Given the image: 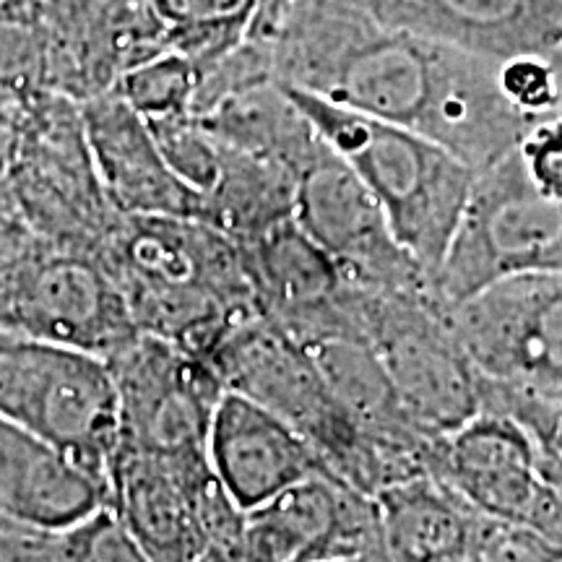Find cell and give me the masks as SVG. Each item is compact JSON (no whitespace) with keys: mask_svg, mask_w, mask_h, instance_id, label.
<instances>
[{"mask_svg":"<svg viewBox=\"0 0 562 562\" xmlns=\"http://www.w3.org/2000/svg\"><path fill=\"white\" fill-rule=\"evenodd\" d=\"M227 391H237L290 422L344 482L375 495L389 487L383 461L344 412L311 349L263 313H248L211 349L209 360Z\"/></svg>","mask_w":562,"mask_h":562,"instance_id":"277c9868","label":"cell"},{"mask_svg":"<svg viewBox=\"0 0 562 562\" xmlns=\"http://www.w3.org/2000/svg\"><path fill=\"white\" fill-rule=\"evenodd\" d=\"M0 417L108 482L121 398L108 357L0 328Z\"/></svg>","mask_w":562,"mask_h":562,"instance_id":"5b68a950","label":"cell"},{"mask_svg":"<svg viewBox=\"0 0 562 562\" xmlns=\"http://www.w3.org/2000/svg\"><path fill=\"white\" fill-rule=\"evenodd\" d=\"M482 385V406L508 414L529 435L537 451L539 469L544 480L562 495V398L531 396V393L501 389V385Z\"/></svg>","mask_w":562,"mask_h":562,"instance_id":"603a6c76","label":"cell"},{"mask_svg":"<svg viewBox=\"0 0 562 562\" xmlns=\"http://www.w3.org/2000/svg\"><path fill=\"white\" fill-rule=\"evenodd\" d=\"M427 472L476 510L533 529L562 550V495L544 480L529 435L508 414L482 406L435 442Z\"/></svg>","mask_w":562,"mask_h":562,"instance_id":"4fadbf2b","label":"cell"},{"mask_svg":"<svg viewBox=\"0 0 562 562\" xmlns=\"http://www.w3.org/2000/svg\"><path fill=\"white\" fill-rule=\"evenodd\" d=\"M284 87L375 195L396 240L435 277L474 186V167L417 131Z\"/></svg>","mask_w":562,"mask_h":562,"instance_id":"3957f363","label":"cell"},{"mask_svg":"<svg viewBox=\"0 0 562 562\" xmlns=\"http://www.w3.org/2000/svg\"><path fill=\"white\" fill-rule=\"evenodd\" d=\"M149 128L157 140L161 157H165L170 170L191 186L195 193L206 195L220 178L222 167V146L211 133L203 128L193 112H180V115L151 117Z\"/></svg>","mask_w":562,"mask_h":562,"instance_id":"cb8c5ba5","label":"cell"},{"mask_svg":"<svg viewBox=\"0 0 562 562\" xmlns=\"http://www.w3.org/2000/svg\"><path fill=\"white\" fill-rule=\"evenodd\" d=\"M292 3L294 0H252V16H250L248 37L269 40L273 30L279 26V21L284 19V13L290 11Z\"/></svg>","mask_w":562,"mask_h":562,"instance_id":"f546056e","label":"cell"},{"mask_svg":"<svg viewBox=\"0 0 562 562\" xmlns=\"http://www.w3.org/2000/svg\"><path fill=\"white\" fill-rule=\"evenodd\" d=\"M140 562L146 560L128 526L110 501L63 529V562Z\"/></svg>","mask_w":562,"mask_h":562,"instance_id":"d4e9b609","label":"cell"},{"mask_svg":"<svg viewBox=\"0 0 562 562\" xmlns=\"http://www.w3.org/2000/svg\"><path fill=\"white\" fill-rule=\"evenodd\" d=\"M446 311L484 383L562 398V271L501 279Z\"/></svg>","mask_w":562,"mask_h":562,"instance_id":"ba28073f","label":"cell"},{"mask_svg":"<svg viewBox=\"0 0 562 562\" xmlns=\"http://www.w3.org/2000/svg\"><path fill=\"white\" fill-rule=\"evenodd\" d=\"M206 456L232 501L248 513L326 463L290 422L224 389L211 414Z\"/></svg>","mask_w":562,"mask_h":562,"instance_id":"ac0fdd59","label":"cell"},{"mask_svg":"<svg viewBox=\"0 0 562 562\" xmlns=\"http://www.w3.org/2000/svg\"><path fill=\"white\" fill-rule=\"evenodd\" d=\"M97 180L121 216H203V195L161 157L154 133L115 87L79 102Z\"/></svg>","mask_w":562,"mask_h":562,"instance_id":"9a60e30c","label":"cell"},{"mask_svg":"<svg viewBox=\"0 0 562 562\" xmlns=\"http://www.w3.org/2000/svg\"><path fill=\"white\" fill-rule=\"evenodd\" d=\"M383 544L398 562H482L487 513L430 472L378 490Z\"/></svg>","mask_w":562,"mask_h":562,"instance_id":"d6986e66","label":"cell"},{"mask_svg":"<svg viewBox=\"0 0 562 562\" xmlns=\"http://www.w3.org/2000/svg\"><path fill=\"white\" fill-rule=\"evenodd\" d=\"M108 503V482L0 417V516L66 529Z\"/></svg>","mask_w":562,"mask_h":562,"instance_id":"ffe728a7","label":"cell"},{"mask_svg":"<svg viewBox=\"0 0 562 562\" xmlns=\"http://www.w3.org/2000/svg\"><path fill=\"white\" fill-rule=\"evenodd\" d=\"M245 560L389 562L375 497L318 469L245 513Z\"/></svg>","mask_w":562,"mask_h":562,"instance_id":"5bb4252c","label":"cell"},{"mask_svg":"<svg viewBox=\"0 0 562 562\" xmlns=\"http://www.w3.org/2000/svg\"><path fill=\"white\" fill-rule=\"evenodd\" d=\"M222 167L214 188L203 195V222L237 243L261 235L271 224L294 216L297 178L284 167L222 144Z\"/></svg>","mask_w":562,"mask_h":562,"instance_id":"44dd1931","label":"cell"},{"mask_svg":"<svg viewBox=\"0 0 562 562\" xmlns=\"http://www.w3.org/2000/svg\"><path fill=\"white\" fill-rule=\"evenodd\" d=\"M294 220L362 290L435 294L430 271L396 240L381 203L328 144L297 178Z\"/></svg>","mask_w":562,"mask_h":562,"instance_id":"30bf717a","label":"cell"},{"mask_svg":"<svg viewBox=\"0 0 562 562\" xmlns=\"http://www.w3.org/2000/svg\"><path fill=\"white\" fill-rule=\"evenodd\" d=\"M560 115H562V104H560Z\"/></svg>","mask_w":562,"mask_h":562,"instance_id":"4dcf8cb0","label":"cell"},{"mask_svg":"<svg viewBox=\"0 0 562 562\" xmlns=\"http://www.w3.org/2000/svg\"><path fill=\"white\" fill-rule=\"evenodd\" d=\"M154 13L172 24H201V21H243L250 30L252 0H149Z\"/></svg>","mask_w":562,"mask_h":562,"instance_id":"f1b7e54d","label":"cell"},{"mask_svg":"<svg viewBox=\"0 0 562 562\" xmlns=\"http://www.w3.org/2000/svg\"><path fill=\"white\" fill-rule=\"evenodd\" d=\"M0 5H3V0H0Z\"/></svg>","mask_w":562,"mask_h":562,"instance_id":"1f68e13d","label":"cell"},{"mask_svg":"<svg viewBox=\"0 0 562 562\" xmlns=\"http://www.w3.org/2000/svg\"><path fill=\"white\" fill-rule=\"evenodd\" d=\"M138 331L209 360L240 315L258 313L243 245L191 216H117L94 250Z\"/></svg>","mask_w":562,"mask_h":562,"instance_id":"7a4b0ae2","label":"cell"},{"mask_svg":"<svg viewBox=\"0 0 562 562\" xmlns=\"http://www.w3.org/2000/svg\"><path fill=\"white\" fill-rule=\"evenodd\" d=\"M389 26L490 60L562 63V0H357Z\"/></svg>","mask_w":562,"mask_h":562,"instance_id":"2e32d148","label":"cell"},{"mask_svg":"<svg viewBox=\"0 0 562 562\" xmlns=\"http://www.w3.org/2000/svg\"><path fill=\"white\" fill-rule=\"evenodd\" d=\"M516 149L533 186L552 199H562V115L533 123Z\"/></svg>","mask_w":562,"mask_h":562,"instance_id":"4316f807","label":"cell"},{"mask_svg":"<svg viewBox=\"0 0 562 562\" xmlns=\"http://www.w3.org/2000/svg\"><path fill=\"white\" fill-rule=\"evenodd\" d=\"M209 472L206 451L167 456L117 446L108 469V501L146 560H203L193 501Z\"/></svg>","mask_w":562,"mask_h":562,"instance_id":"e0dca14e","label":"cell"},{"mask_svg":"<svg viewBox=\"0 0 562 562\" xmlns=\"http://www.w3.org/2000/svg\"><path fill=\"white\" fill-rule=\"evenodd\" d=\"M240 245L258 313L279 323L300 344L368 341L375 292L344 277L334 258L294 216Z\"/></svg>","mask_w":562,"mask_h":562,"instance_id":"8fae6325","label":"cell"},{"mask_svg":"<svg viewBox=\"0 0 562 562\" xmlns=\"http://www.w3.org/2000/svg\"><path fill=\"white\" fill-rule=\"evenodd\" d=\"M368 341L430 438L459 430L482 409L480 372L435 294H375Z\"/></svg>","mask_w":562,"mask_h":562,"instance_id":"52a82bcc","label":"cell"},{"mask_svg":"<svg viewBox=\"0 0 562 562\" xmlns=\"http://www.w3.org/2000/svg\"><path fill=\"white\" fill-rule=\"evenodd\" d=\"M195 87H199V68L172 50H159L151 58L136 63L115 81L117 94L146 121L191 112Z\"/></svg>","mask_w":562,"mask_h":562,"instance_id":"7402d4cb","label":"cell"},{"mask_svg":"<svg viewBox=\"0 0 562 562\" xmlns=\"http://www.w3.org/2000/svg\"><path fill=\"white\" fill-rule=\"evenodd\" d=\"M63 562V529L0 516V562Z\"/></svg>","mask_w":562,"mask_h":562,"instance_id":"83f0119b","label":"cell"},{"mask_svg":"<svg viewBox=\"0 0 562 562\" xmlns=\"http://www.w3.org/2000/svg\"><path fill=\"white\" fill-rule=\"evenodd\" d=\"M0 328L110 357L138 334L94 252L50 248L0 271Z\"/></svg>","mask_w":562,"mask_h":562,"instance_id":"9c48e42d","label":"cell"},{"mask_svg":"<svg viewBox=\"0 0 562 562\" xmlns=\"http://www.w3.org/2000/svg\"><path fill=\"white\" fill-rule=\"evenodd\" d=\"M562 271V199L533 186L518 149L476 170L432 284L442 305L501 279Z\"/></svg>","mask_w":562,"mask_h":562,"instance_id":"8992f818","label":"cell"},{"mask_svg":"<svg viewBox=\"0 0 562 562\" xmlns=\"http://www.w3.org/2000/svg\"><path fill=\"white\" fill-rule=\"evenodd\" d=\"M497 81L513 108L531 117L560 115L562 104V63L542 55H518L501 60Z\"/></svg>","mask_w":562,"mask_h":562,"instance_id":"484cf974","label":"cell"},{"mask_svg":"<svg viewBox=\"0 0 562 562\" xmlns=\"http://www.w3.org/2000/svg\"><path fill=\"white\" fill-rule=\"evenodd\" d=\"M121 398V442L151 453L206 451L224 383L182 344L138 331L108 357Z\"/></svg>","mask_w":562,"mask_h":562,"instance_id":"7c38bea8","label":"cell"},{"mask_svg":"<svg viewBox=\"0 0 562 562\" xmlns=\"http://www.w3.org/2000/svg\"><path fill=\"white\" fill-rule=\"evenodd\" d=\"M266 42L281 83L417 131L474 170L537 123L505 100L501 60L383 24L357 0H294Z\"/></svg>","mask_w":562,"mask_h":562,"instance_id":"6da1fadb","label":"cell"}]
</instances>
